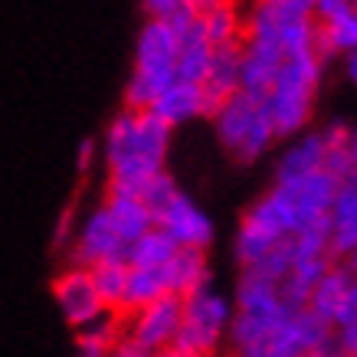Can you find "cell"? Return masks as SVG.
I'll return each mask as SVG.
<instances>
[{
  "instance_id": "6da1fadb",
  "label": "cell",
  "mask_w": 357,
  "mask_h": 357,
  "mask_svg": "<svg viewBox=\"0 0 357 357\" xmlns=\"http://www.w3.org/2000/svg\"><path fill=\"white\" fill-rule=\"evenodd\" d=\"M177 56H181V43L171 33V26L161 20H148L138 33L135 43V73L144 82V89L158 98L171 86H177Z\"/></svg>"
},
{
  "instance_id": "7a4b0ae2",
  "label": "cell",
  "mask_w": 357,
  "mask_h": 357,
  "mask_svg": "<svg viewBox=\"0 0 357 357\" xmlns=\"http://www.w3.org/2000/svg\"><path fill=\"white\" fill-rule=\"evenodd\" d=\"M181 325H184V298L167 292L148 308L128 314V341L144 354H158L164 347H171Z\"/></svg>"
},
{
  "instance_id": "3957f363",
  "label": "cell",
  "mask_w": 357,
  "mask_h": 357,
  "mask_svg": "<svg viewBox=\"0 0 357 357\" xmlns=\"http://www.w3.org/2000/svg\"><path fill=\"white\" fill-rule=\"evenodd\" d=\"M105 259H125L128 262V246L121 243L119 229L112 223L109 210L105 206H98L96 213L82 223L79 229V236L73 239V246H69V262H73V269H92L98 262Z\"/></svg>"
},
{
  "instance_id": "277c9868",
  "label": "cell",
  "mask_w": 357,
  "mask_h": 357,
  "mask_svg": "<svg viewBox=\"0 0 357 357\" xmlns=\"http://www.w3.org/2000/svg\"><path fill=\"white\" fill-rule=\"evenodd\" d=\"M53 298H56V305H59L63 318L76 328V331L79 328H86V325H92L98 314H105V305H102V298H98L96 285H92V279H89L86 269H73V266H69L63 275H56Z\"/></svg>"
},
{
  "instance_id": "5b68a950",
  "label": "cell",
  "mask_w": 357,
  "mask_h": 357,
  "mask_svg": "<svg viewBox=\"0 0 357 357\" xmlns=\"http://www.w3.org/2000/svg\"><path fill=\"white\" fill-rule=\"evenodd\" d=\"M269 10L275 17L285 59L292 56H308L314 43V3L312 0H269Z\"/></svg>"
},
{
  "instance_id": "8992f818",
  "label": "cell",
  "mask_w": 357,
  "mask_h": 357,
  "mask_svg": "<svg viewBox=\"0 0 357 357\" xmlns=\"http://www.w3.org/2000/svg\"><path fill=\"white\" fill-rule=\"evenodd\" d=\"M158 229H164L177 243V249H200V252H206V246L213 243V223L206 220L204 210H197L187 194H181L164 210V217L158 220Z\"/></svg>"
},
{
  "instance_id": "52a82bcc",
  "label": "cell",
  "mask_w": 357,
  "mask_h": 357,
  "mask_svg": "<svg viewBox=\"0 0 357 357\" xmlns=\"http://www.w3.org/2000/svg\"><path fill=\"white\" fill-rule=\"evenodd\" d=\"M285 53L279 46H256L243 43V66H239V92L246 98H252L256 105H262L269 98L275 76H279Z\"/></svg>"
},
{
  "instance_id": "ba28073f",
  "label": "cell",
  "mask_w": 357,
  "mask_h": 357,
  "mask_svg": "<svg viewBox=\"0 0 357 357\" xmlns=\"http://www.w3.org/2000/svg\"><path fill=\"white\" fill-rule=\"evenodd\" d=\"M246 223L266 233L269 239L282 243V239H292L295 229H298V220H295V197L292 190H285V187H272L266 197H259L256 204L249 206Z\"/></svg>"
},
{
  "instance_id": "9c48e42d",
  "label": "cell",
  "mask_w": 357,
  "mask_h": 357,
  "mask_svg": "<svg viewBox=\"0 0 357 357\" xmlns=\"http://www.w3.org/2000/svg\"><path fill=\"white\" fill-rule=\"evenodd\" d=\"M337 187H341V181L331 177L328 171H314L305 177L302 184L285 187V190H292V197H295V220H298V229L314 223V220L331 217ZM298 229H295V233H298Z\"/></svg>"
},
{
  "instance_id": "30bf717a",
  "label": "cell",
  "mask_w": 357,
  "mask_h": 357,
  "mask_svg": "<svg viewBox=\"0 0 357 357\" xmlns=\"http://www.w3.org/2000/svg\"><path fill=\"white\" fill-rule=\"evenodd\" d=\"M325 154H328V144H325V138H321V131H312V135H305L302 141H295L292 148H285V154L279 158L275 187L302 184L308 174L325 167Z\"/></svg>"
},
{
  "instance_id": "8fae6325",
  "label": "cell",
  "mask_w": 357,
  "mask_h": 357,
  "mask_svg": "<svg viewBox=\"0 0 357 357\" xmlns=\"http://www.w3.org/2000/svg\"><path fill=\"white\" fill-rule=\"evenodd\" d=\"M161 279H164V289L171 295H181V298L204 292L210 285L206 252H200V249H177V256L161 269Z\"/></svg>"
},
{
  "instance_id": "7c38bea8",
  "label": "cell",
  "mask_w": 357,
  "mask_h": 357,
  "mask_svg": "<svg viewBox=\"0 0 357 357\" xmlns=\"http://www.w3.org/2000/svg\"><path fill=\"white\" fill-rule=\"evenodd\" d=\"M125 341H128V318L119 312L98 314L92 325L76 331V347L86 357H112Z\"/></svg>"
},
{
  "instance_id": "4fadbf2b",
  "label": "cell",
  "mask_w": 357,
  "mask_h": 357,
  "mask_svg": "<svg viewBox=\"0 0 357 357\" xmlns=\"http://www.w3.org/2000/svg\"><path fill=\"white\" fill-rule=\"evenodd\" d=\"M200 13V10H197ZM210 59H213V46L206 43L204 20L197 17V23L181 36V56H177V82L187 86H204L206 73H210Z\"/></svg>"
},
{
  "instance_id": "5bb4252c",
  "label": "cell",
  "mask_w": 357,
  "mask_h": 357,
  "mask_svg": "<svg viewBox=\"0 0 357 357\" xmlns=\"http://www.w3.org/2000/svg\"><path fill=\"white\" fill-rule=\"evenodd\" d=\"M354 282L357 279L351 275V269H347L344 262H335V266L325 272V279L312 289L308 312H312L314 318H321L325 325H335L337 308H341V302L347 298V292H351V285H354Z\"/></svg>"
},
{
  "instance_id": "9a60e30c",
  "label": "cell",
  "mask_w": 357,
  "mask_h": 357,
  "mask_svg": "<svg viewBox=\"0 0 357 357\" xmlns=\"http://www.w3.org/2000/svg\"><path fill=\"white\" fill-rule=\"evenodd\" d=\"M197 10H200V20H204L206 43L213 46V50H220V46L243 43V23H246V17H243L233 3L200 0V3H197Z\"/></svg>"
},
{
  "instance_id": "2e32d148",
  "label": "cell",
  "mask_w": 357,
  "mask_h": 357,
  "mask_svg": "<svg viewBox=\"0 0 357 357\" xmlns=\"http://www.w3.org/2000/svg\"><path fill=\"white\" fill-rule=\"evenodd\" d=\"M256 112H259V105H256L252 98H246L243 92H236V96L220 109L217 119H213L220 144H223L229 154L239 151V144L246 138V131H249V125H252V119H256Z\"/></svg>"
},
{
  "instance_id": "e0dca14e",
  "label": "cell",
  "mask_w": 357,
  "mask_h": 357,
  "mask_svg": "<svg viewBox=\"0 0 357 357\" xmlns=\"http://www.w3.org/2000/svg\"><path fill=\"white\" fill-rule=\"evenodd\" d=\"M105 210H109L112 223L119 229V236L125 246H131L135 239H141L144 233L154 229V217L148 213V206L141 204L138 197H105Z\"/></svg>"
},
{
  "instance_id": "ac0fdd59",
  "label": "cell",
  "mask_w": 357,
  "mask_h": 357,
  "mask_svg": "<svg viewBox=\"0 0 357 357\" xmlns=\"http://www.w3.org/2000/svg\"><path fill=\"white\" fill-rule=\"evenodd\" d=\"M200 102H204V89L177 82V86H171L154 102L151 112L167 128H177V125H184V121H190V119H200Z\"/></svg>"
},
{
  "instance_id": "d6986e66",
  "label": "cell",
  "mask_w": 357,
  "mask_h": 357,
  "mask_svg": "<svg viewBox=\"0 0 357 357\" xmlns=\"http://www.w3.org/2000/svg\"><path fill=\"white\" fill-rule=\"evenodd\" d=\"M184 321L223 335V331L229 328V321H233V305H229L223 295L204 289V292L187 295L184 298Z\"/></svg>"
},
{
  "instance_id": "ffe728a7",
  "label": "cell",
  "mask_w": 357,
  "mask_h": 357,
  "mask_svg": "<svg viewBox=\"0 0 357 357\" xmlns=\"http://www.w3.org/2000/svg\"><path fill=\"white\" fill-rule=\"evenodd\" d=\"M177 256V243H174L164 229L154 227L151 233H144L128 246V269H151L161 272L167 262Z\"/></svg>"
},
{
  "instance_id": "44dd1931",
  "label": "cell",
  "mask_w": 357,
  "mask_h": 357,
  "mask_svg": "<svg viewBox=\"0 0 357 357\" xmlns=\"http://www.w3.org/2000/svg\"><path fill=\"white\" fill-rule=\"evenodd\" d=\"M128 262L125 259H105L89 269V279L96 285L98 298L105 305V312L121 314V298H125V285H128Z\"/></svg>"
},
{
  "instance_id": "7402d4cb",
  "label": "cell",
  "mask_w": 357,
  "mask_h": 357,
  "mask_svg": "<svg viewBox=\"0 0 357 357\" xmlns=\"http://www.w3.org/2000/svg\"><path fill=\"white\" fill-rule=\"evenodd\" d=\"M161 295H167L161 272L131 269L128 285H125V298H121V314L128 318V314H135V312H141V308H148L151 302H158Z\"/></svg>"
},
{
  "instance_id": "603a6c76",
  "label": "cell",
  "mask_w": 357,
  "mask_h": 357,
  "mask_svg": "<svg viewBox=\"0 0 357 357\" xmlns=\"http://www.w3.org/2000/svg\"><path fill=\"white\" fill-rule=\"evenodd\" d=\"M177 197H181V187H177V181H174L167 171L148 177V181L141 184V190H138V200L148 206V213L154 217V227H158V220L164 217V210H167Z\"/></svg>"
},
{
  "instance_id": "cb8c5ba5",
  "label": "cell",
  "mask_w": 357,
  "mask_h": 357,
  "mask_svg": "<svg viewBox=\"0 0 357 357\" xmlns=\"http://www.w3.org/2000/svg\"><path fill=\"white\" fill-rule=\"evenodd\" d=\"M220 337L223 335H217V331H206V328H200V325L184 321V325L177 328L171 347L181 357H213L220 351Z\"/></svg>"
},
{
  "instance_id": "d4e9b609",
  "label": "cell",
  "mask_w": 357,
  "mask_h": 357,
  "mask_svg": "<svg viewBox=\"0 0 357 357\" xmlns=\"http://www.w3.org/2000/svg\"><path fill=\"white\" fill-rule=\"evenodd\" d=\"M272 246H275V239H269L266 233H259V229L252 227V223H246V220L239 223L233 252H236V262L243 266V269H252L256 262H262L272 252Z\"/></svg>"
},
{
  "instance_id": "484cf974",
  "label": "cell",
  "mask_w": 357,
  "mask_h": 357,
  "mask_svg": "<svg viewBox=\"0 0 357 357\" xmlns=\"http://www.w3.org/2000/svg\"><path fill=\"white\" fill-rule=\"evenodd\" d=\"M243 272H256L259 279L272 282L275 289H279V282L292 272V246H289V239H282V243H275L272 246V252L266 256L262 262H256L252 269H243Z\"/></svg>"
},
{
  "instance_id": "4316f807",
  "label": "cell",
  "mask_w": 357,
  "mask_h": 357,
  "mask_svg": "<svg viewBox=\"0 0 357 357\" xmlns=\"http://www.w3.org/2000/svg\"><path fill=\"white\" fill-rule=\"evenodd\" d=\"M318 26L325 30L335 53H357V10H347L344 17H337L331 23H318Z\"/></svg>"
},
{
  "instance_id": "83f0119b",
  "label": "cell",
  "mask_w": 357,
  "mask_h": 357,
  "mask_svg": "<svg viewBox=\"0 0 357 357\" xmlns=\"http://www.w3.org/2000/svg\"><path fill=\"white\" fill-rule=\"evenodd\" d=\"M73 217H76V206L69 204V206H66V210H63V213H59V220H56L53 239H50V243H53L56 249L73 246V239H76V236H73V227H76V220H73Z\"/></svg>"
},
{
  "instance_id": "f1b7e54d",
  "label": "cell",
  "mask_w": 357,
  "mask_h": 357,
  "mask_svg": "<svg viewBox=\"0 0 357 357\" xmlns=\"http://www.w3.org/2000/svg\"><path fill=\"white\" fill-rule=\"evenodd\" d=\"M321 171H328L331 177H337V181H344L351 171H357L354 161H351V154L344 151V148H331V151L325 154V167Z\"/></svg>"
},
{
  "instance_id": "f546056e",
  "label": "cell",
  "mask_w": 357,
  "mask_h": 357,
  "mask_svg": "<svg viewBox=\"0 0 357 357\" xmlns=\"http://www.w3.org/2000/svg\"><path fill=\"white\" fill-rule=\"evenodd\" d=\"M347 10H354V3H347V0H318L314 3V23H331L337 17H344Z\"/></svg>"
},
{
  "instance_id": "4dcf8cb0",
  "label": "cell",
  "mask_w": 357,
  "mask_h": 357,
  "mask_svg": "<svg viewBox=\"0 0 357 357\" xmlns=\"http://www.w3.org/2000/svg\"><path fill=\"white\" fill-rule=\"evenodd\" d=\"M351 325H357V282L351 285V292H347V298L341 302V308H337V314H335V331H341V328H351Z\"/></svg>"
},
{
  "instance_id": "1f68e13d",
  "label": "cell",
  "mask_w": 357,
  "mask_h": 357,
  "mask_svg": "<svg viewBox=\"0 0 357 357\" xmlns=\"http://www.w3.org/2000/svg\"><path fill=\"white\" fill-rule=\"evenodd\" d=\"M177 7H181V0H148V3H141V10H144L148 20H161V23L171 20L177 13Z\"/></svg>"
},
{
  "instance_id": "d6a6232c",
  "label": "cell",
  "mask_w": 357,
  "mask_h": 357,
  "mask_svg": "<svg viewBox=\"0 0 357 357\" xmlns=\"http://www.w3.org/2000/svg\"><path fill=\"white\" fill-rule=\"evenodd\" d=\"M347 135H351V125H344V121H331V125L321 128V138H325L328 151H331V148H344Z\"/></svg>"
},
{
  "instance_id": "836d02e7",
  "label": "cell",
  "mask_w": 357,
  "mask_h": 357,
  "mask_svg": "<svg viewBox=\"0 0 357 357\" xmlns=\"http://www.w3.org/2000/svg\"><path fill=\"white\" fill-rule=\"evenodd\" d=\"M335 347L341 357H357V325L335 331Z\"/></svg>"
},
{
  "instance_id": "e575fe53",
  "label": "cell",
  "mask_w": 357,
  "mask_h": 357,
  "mask_svg": "<svg viewBox=\"0 0 357 357\" xmlns=\"http://www.w3.org/2000/svg\"><path fill=\"white\" fill-rule=\"evenodd\" d=\"M92 161H96V141L86 138L82 144H79V154H76V167L79 171H89L92 167Z\"/></svg>"
},
{
  "instance_id": "d590c367",
  "label": "cell",
  "mask_w": 357,
  "mask_h": 357,
  "mask_svg": "<svg viewBox=\"0 0 357 357\" xmlns=\"http://www.w3.org/2000/svg\"><path fill=\"white\" fill-rule=\"evenodd\" d=\"M112 357H151V354H144L141 347H135L131 341H125V344H119V351H115Z\"/></svg>"
},
{
  "instance_id": "8d00e7d4",
  "label": "cell",
  "mask_w": 357,
  "mask_h": 357,
  "mask_svg": "<svg viewBox=\"0 0 357 357\" xmlns=\"http://www.w3.org/2000/svg\"><path fill=\"white\" fill-rule=\"evenodd\" d=\"M344 151L351 154V161H354V167H357V128H351V135H347V144H344Z\"/></svg>"
},
{
  "instance_id": "74e56055",
  "label": "cell",
  "mask_w": 357,
  "mask_h": 357,
  "mask_svg": "<svg viewBox=\"0 0 357 357\" xmlns=\"http://www.w3.org/2000/svg\"><path fill=\"white\" fill-rule=\"evenodd\" d=\"M344 73H347V79H351V82H354V89H357V53H351V56H347Z\"/></svg>"
},
{
  "instance_id": "f35d334b",
  "label": "cell",
  "mask_w": 357,
  "mask_h": 357,
  "mask_svg": "<svg viewBox=\"0 0 357 357\" xmlns=\"http://www.w3.org/2000/svg\"><path fill=\"white\" fill-rule=\"evenodd\" d=\"M344 266H347V269H351V275H354V279H357V249H354V252H351V256H347V259H344Z\"/></svg>"
},
{
  "instance_id": "ab89813d",
  "label": "cell",
  "mask_w": 357,
  "mask_h": 357,
  "mask_svg": "<svg viewBox=\"0 0 357 357\" xmlns=\"http://www.w3.org/2000/svg\"><path fill=\"white\" fill-rule=\"evenodd\" d=\"M151 357H181L174 347H164V351H158V354H151Z\"/></svg>"
},
{
  "instance_id": "60d3db41",
  "label": "cell",
  "mask_w": 357,
  "mask_h": 357,
  "mask_svg": "<svg viewBox=\"0 0 357 357\" xmlns=\"http://www.w3.org/2000/svg\"><path fill=\"white\" fill-rule=\"evenodd\" d=\"M76 357H86V354H76Z\"/></svg>"
},
{
  "instance_id": "b9f144b4",
  "label": "cell",
  "mask_w": 357,
  "mask_h": 357,
  "mask_svg": "<svg viewBox=\"0 0 357 357\" xmlns=\"http://www.w3.org/2000/svg\"><path fill=\"white\" fill-rule=\"evenodd\" d=\"M354 10H357V3H354Z\"/></svg>"
}]
</instances>
